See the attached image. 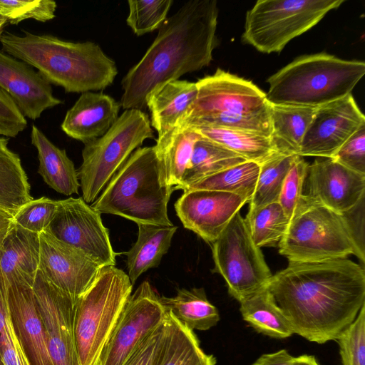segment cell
Listing matches in <instances>:
<instances>
[{
    "label": "cell",
    "mask_w": 365,
    "mask_h": 365,
    "mask_svg": "<svg viewBox=\"0 0 365 365\" xmlns=\"http://www.w3.org/2000/svg\"><path fill=\"white\" fill-rule=\"evenodd\" d=\"M267 287L294 334L318 344L336 340L365 305V271L346 258L289 262Z\"/></svg>",
    "instance_id": "obj_1"
},
{
    "label": "cell",
    "mask_w": 365,
    "mask_h": 365,
    "mask_svg": "<svg viewBox=\"0 0 365 365\" xmlns=\"http://www.w3.org/2000/svg\"><path fill=\"white\" fill-rule=\"evenodd\" d=\"M215 0H190L167 18L142 58L121 81L120 106L141 110L147 96L165 83L207 66L216 46Z\"/></svg>",
    "instance_id": "obj_2"
},
{
    "label": "cell",
    "mask_w": 365,
    "mask_h": 365,
    "mask_svg": "<svg viewBox=\"0 0 365 365\" xmlns=\"http://www.w3.org/2000/svg\"><path fill=\"white\" fill-rule=\"evenodd\" d=\"M24 32V36L2 32V51L36 68L51 84L67 93H83L103 90L113 83L116 63L98 44Z\"/></svg>",
    "instance_id": "obj_3"
},
{
    "label": "cell",
    "mask_w": 365,
    "mask_h": 365,
    "mask_svg": "<svg viewBox=\"0 0 365 365\" xmlns=\"http://www.w3.org/2000/svg\"><path fill=\"white\" fill-rule=\"evenodd\" d=\"M365 73V63L327 53L304 55L271 76L266 93L272 105L317 108L351 94Z\"/></svg>",
    "instance_id": "obj_4"
},
{
    "label": "cell",
    "mask_w": 365,
    "mask_h": 365,
    "mask_svg": "<svg viewBox=\"0 0 365 365\" xmlns=\"http://www.w3.org/2000/svg\"><path fill=\"white\" fill-rule=\"evenodd\" d=\"M173 187L165 185L154 146L137 148L91 204L96 211L138 224L173 225L168 205Z\"/></svg>",
    "instance_id": "obj_5"
},
{
    "label": "cell",
    "mask_w": 365,
    "mask_h": 365,
    "mask_svg": "<svg viewBox=\"0 0 365 365\" xmlns=\"http://www.w3.org/2000/svg\"><path fill=\"white\" fill-rule=\"evenodd\" d=\"M289 262H312L357 257L364 264V247L345 214L307 198L303 193L278 244Z\"/></svg>",
    "instance_id": "obj_6"
},
{
    "label": "cell",
    "mask_w": 365,
    "mask_h": 365,
    "mask_svg": "<svg viewBox=\"0 0 365 365\" xmlns=\"http://www.w3.org/2000/svg\"><path fill=\"white\" fill-rule=\"evenodd\" d=\"M128 274L115 265L101 267L75 304L73 335L81 365H98L110 336L133 289Z\"/></svg>",
    "instance_id": "obj_7"
},
{
    "label": "cell",
    "mask_w": 365,
    "mask_h": 365,
    "mask_svg": "<svg viewBox=\"0 0 365 365\" xmlns=\"http://www.w3.org/2000/svg\"><path fill=\"white\" fill-rule=\"evenodd\" d=\"M153 138L148 115L128 109L103 135L85 143L77 170L84 201L93 203L130 155L144 140Z\"/></svg>",
    "instance_id": "obj_8"
},
{
    "label": "cell",
    "mask_w": 365,
    "mask_h": 365,
    "mask_svg": "<svg viewBox=\"0 0 365 365\" xmlns=\"http://www.w3.org/2000/svg\"><path fill=\"white\" fill-rule=\"evenodd\" d=\"M344 0H259L247 11L244 43L265 53H279Z\"/></svg>",
    "instance_id": "obj_9"
},
{
    "label": "cell",
    "mask_w": 365,
    "mask_h": 365,
    "mask_svg": "<svg viewBox=\"0 0 365 365\" xmlns=\"http://www.w3.org/2000/svg\"><path fill=\"white\" fill-rule=\"evenodd\" d=\"M212 272L223 277L229 294L239 302L267 287L273 275L240 211L212 243Z\"/></svg>",
    "instance_id": "obj_10"
},
{
    "label": "cell",
    "mask_w": 365,
    "mask_h": 365,
    "mask_svg": "<svg viewBox=\"0 0 365 365\" xmlns=\"http://www.w3.org/2000/svg\"><path fill=\"white\" fill-rule=\"evenodd\" d=\"M196 85L197 98L179 125L207 115L234 120L269 114L265 93L252 81L220 68L199 79Z\"/></svg>",
    "instance_id": "obj_11"
},
{
    "label": "cell",
    "mask_w": 365,
    "mask_h": 365,
    "mask_svg": "<svg viewBox=\"0 0 365 365\" xmlns=\"http://www.w3.org/2000/svg\"><path fill=\"white\" fill-rule=\"evenodd\" d=\"M166 311L148 281L130 294L101 352L98 365H123L142 341L160 325Z\"/></svg>",
    "instance_id": "obj_12"
},
{
    "label": "cell",
    "mask_w": 365,
    "mask_h": 365,
    "mask_svg": "<svg viewBox=\"0 0 365 365\" xmlns=\"http://www.w3.org/2000/svg\"><path fill=\"white\" fill-rule=\"evenodd\" d=\"M57 240L78 250L101 267L115 265L108 230L101 213L82 197L57 200L53 217L46 229Z\"/></svg>",
    "instance_id": "obj_13"
},
{
    "label": "cell",
    "mask_w": 365,
    "mask_h": 365,
    "mask_svg": "<svg viewBox=\"0 0 365 365\" xmlns=\"http://www.w3.org/2000/svg\"><path fill=\"white\" fill-rule=\"evenodd\" d=\"M53 365H81L73 335L76 302L38 270L32 286Z\"/></svg>",
    "instance_id": "obj_14"
},
{
    "label": "cell",
    "mask_w": 365,
    "mask_h": 365,
    "mask_svg": "<svg viewBox=\"0 0 365 365\" xmlns=\"http://www.w3.org/2000/svg\"><path fill=\"white\" fill-rule=\"evenodd\" d=\"M365 116L351 94L315 109L299 156L332 158L362 125Z\"/></svg>",
    "instance_id": "obj_15"
},
{
    "label": "cell",
    "mask_w": 365,
    "mask_h": 365,
    "mask_svg": "<svg viewBox=\"0 0 365 365\" xmlns=\"http://www.w3.org/2000/svg\"><path fill=\"white\" fill-rule=\"evenodd\" d=\"M39 238L38 270L76 302L95 281L103 267L46 230L39 234Z\"/></svg>",
    "instance_id": "obj_16"
},
{
    "label": "cell",
    "mask_w": 365,
    "mask_h": 365,
    "mask_svg": "<svg viewBox=\"0 0 365 365\" xmlns=\"http://www.w3.org/2000/svg\"><path fill=\"white\" fill-rule=\"evenodd\" d=\"M247 202V199L230 192L187 190L174 207L185 228L212 244Z\"/></svg>",
    "instance_id": "obj_17"
},
{
    "label": "cell",
    "mask_w": 365,
    "mask_h": 365,
    "mask_svg": "<svg viewBox=\"0 0 365 365\" xmlns=\"http://www.w3.org/2000/svg\"><path fill=\"white\" fill-rule=\"evenodd\" d=\"M305 181L309 200L339 213H346L365 197V175L331 158H317L309 165Z\"/></svg>",
    "instance_id": "obj_18"
},
{
    "label": "cell",
    "mask_w": 365,
    "mask_h": 365,
    "mask_svg": "<svg viewBox=\"0 0 365 365\" xmlns=\"http://www.w3.org/2000/svg\"><path fill=\"white\" fill-rule=\"evenodd\" d=\"M6 288L11 326L28 365H53L32 287L11 282Z\"/></svg>",
    "instance_id": "obj_19"
},
{
    "label": "cell",
    "mask_w": 365,
    "mask_h": 365,
    "mask_svg": "<svg viewBox=\"0 0 365 365\" xmlns=\"http://www.w3.org/2000/svg\"><path fill=\"white\" fill-rule=\"evenodd\" d=\"M0 88L25 118H38L46 109L62 103L51 85L27 63L0 51Z\"/></svg>",
    "instance_id": "obj_20"
},
{
    "label": "cell",
    "mask_w": 365,
    "mask_h": 365,
    "mask_svg": "<svg viewBox=\"0 0 365 365\" xmlns=\"http://www.w3.org/2000/svg\"><path fill=\"white\" fill-rule=\"evenodd\" d=\"M121 106L103 93H83L66 112L62 130L84 144L103 135L118 118Z\"/></svg>",
    "instance_id": "obj_21"
},
{
    "label": "cell",
    "mask_w": 365,
    "mask_h": 365,
    "mask_svg": "<svg viewBox=\"0 0 365 365\" xmlns=\"http://www.w3.org/2000/svg\"><path fill=\"white\" fill-rule=\"evenodd\" d=\"M40 259L39 234L13 222L0 250V274L11 282L33 286Z\"/></svg>",
    "instance_id": "obj_22"
},
{
    "label": "cell",
    "mask_w": 365,
    "mask_h": 365,
    "mask_svg": "<svg viewBox=\"0 0 365 365\" xmlns=\"http://www.w3.org/2000/svg\"><path fill=\"white\" fill-rule=\"evenodd\" d=\"M197 96L196 83L173 80L153 89L146 97L150 124L158 137L178 126L189 112Z\"/></svg>",
    "instance_id": "obj_23"
},
{
    "label": "cell",
    "mask_w": 365,
    "mask_h": 365,
    "mask_svg": "<svg viewBox=\"0 0 365 365\" xmlns=\"http://www.w3.org/2000/svg\"><path fill=\"white\" fill-rule=\"evenodd\" d=\"M31 140L38 152V173L44 182L61 194H78L80 182L77 170L66 150L56 146L35 125L31 127Z\"/></svg>",
    "instance_id": "obj_24"
},
{
    "label": "cell",
    "mask_w": 365,
    "mask_h": 365,
    "mask_svg": "<svg viewBox=\"0 0 365 365\" xmlns=\"http://www.w3.org/2000/svg\"><path fill=\"white\" fill-rule=\"evenodd\" d=\"M166 312L164 337L152 365H215L216 359L202 351L193 331Z\"/></svg>",
    "instance_id": "obj_25"
},
{
    "label": "cell",
    "mask_w": 365,
    "mask_h": 365,
    "mask_svg": "<svg viewBox=\"0 0 365 365\" xmlns=\"http://www.w3.org/2000/svg\"><path fill=\"white\" fill-rule=\"evenodd\" d=\"M200 136L191 127L178 125L158 137L154 147L160 176L165 185L175 189L180 184L191 159L195 143Z\"/></svg>",
    "instance_id": "obj_26"
},
{
    "label": "cell",
    "mask_w": 365,
    "mask_h": 365,
    "mask_svg": "<svg viewBox=\"0 0 365 365\" xmlns=\"http://www.w3.org/2000/svg\"><path fill=\"white\" fill-rule=\"evenodd\" d=\"M138 227L137 240L125 254L127 274L133 284L143 273L159 265L178 229L174 225L138 224Z\"/></svg>",
    "instance_id": "obj_27"
},
{
    "label": "cell",
    "mask_w": 365,
    "mask_h": 365,
    "mask_svg": "<svg viewBox=\"0 0 365 365\" xmlns=\"http://www.w3.org/2000/svg\"><path fill=\"white\" fill-rule=\"evenodd\" d=\"M315 109L270 104V139L278 153L299 155L303 138Z\"/></svg>",
    "instance_id": "obj_28"
},
{
    "label": "cell",
    "mask_w": 365,
    "mask_h": 365,
    "mask_svg": "<svg viewBox=\"0 0 365 365\" xmlns=\"http://www.w3.org/2000/svg\"><path fill=\"white\" fill-rule=\"evenodd\" d=\"M165 310L190 330L206 331L220 320L217 309L207 298L205 289H180L175 297H160Z\"/></svg>",
    "instance_id": "obj_29"
},
{
    "label": "cell",
    "mask_w": 365,
    "mask_h": 365,
    "mask_svg": "<svg viewBox=\"0 0 365 365\" xmlns=\"http://www.w3.org/2000/svg\"><path fill=\"white\" fill-rule=\"evenodd\" d=\"M8 143L9 138L0 137V209L14 216L33 197L21 159Z\"/></svg>",
    "instance_id": "obj_30"
},
{
    "label": "cell",
    "mask_w": 365,
    "mask_h": 365,
    "mask_svg": "<svg viewBox=\"0 0 365 365\" xmlns=\"http://www.w3.org/2000/svg\"><path fill=\"white\" fill-rule=\"evenodd\" d=\"M245 161L236 153L200 136L182 181L174 190H185L193 183Z\"/></svg>",
    "instance_id": "obj_31"
},
{
    "label": "cell",
    "mask_w": 365,
    "mask_h": 365,
    "mask_svg": "<svg viewBox=\"0 0 365 365\" xmlns=\"http://www.w3.org/2000/svg\"><path fill=\"white\" fill-rule=\"evenodd\" d=\"M243 319L258 332L284 339L294 332L267 286L240 302Z\"/></svg>",
    "instance_id": "obj_32"
},
{
    "label": "cell",
    "mask_w": 365,
    "mask_h": 365,
    "mask_svg": "<svg viewBox=\"0 0 365 365\" xmlns=\"http://www.w3.org/2000/svg\"><path fill=\"white\" fill-rule=\"evenodd\" d=\"M192 128L201 136L236 153L247 161L259 165L279 154L269 137L258 133L212 127Z\"/></svg>",
    "instance_id": "obj_33"
},
{
    "label": "cell",
    "mask_w": 365,
    "mask_h": 365,
    "mask_svg": "<svg viewBox=\"0 0 365 365\" xmlns=\"http://www.w3.org/2000/svg\"><path fill=\"white\" fill-rule=\"evenodd\" d=\"M259 173V165L245 161L192 184L187 190H209L237 195L249 202Z\"/></svg>",
    "instance_id": "obj_34"
},
{
    "label": "cell",
    "mask_w": 365,
    "mask_h": 365,
    "mask_svg": "<svg viewBox=\"0 0 365 365\" xmlns=\"http://www.w3.org/2000/svg\"><path fill=\"white\" fill-rule=\"evenodd\" d=\"M245 221L255 244L259 247H277L289 222L278 202L248 211Z\"/></svg>",
    "instance_id": "obj_35"
},
{
    "label": "cell",
    "mask_w": 365,
    "mask_h": 365,
    "mask_svg": "<svg viewBox=\"0 0 365 365\" xmlns=\"http://www.w3.org/2000/svg\"><path fill=\"white\" fill-rule=\"evenodd\" d=\"M297 155L278 154L259 165L255 190L249 211L278 202L284 179Z\"/></svg>",
    "instance_id": "obj_36"
},
{
    "label": "cell",
    "mask_w": 365,
    "mask_h": 365,
    "mask_svg": "<svg viewBox=\"0 0 365 365\" xmlns=\"http://www.w3.org/2000/svg\"><path fill=\"white\" fill-rule=\"evenodd\" d=\"M173 0H129L128 26L137 36L159 29L167 19Z\"/></svg>",
    "instance_id": "obj_37"
},
{
    "label": "cell",
    "mask_w": 365,
    "mask_h": 365,
    "mask_svg": "<svg viewBox=\"0 0 365 365\" xmlns=\"http://www.w3.org/2000/svg\"><path fill=\"white\" fill-rule=\"evenodd\" d=\"M56 2L52 0H0V16L11 24H18L26 19L50 21L56 16Z\"/></svg>",
    "instance_id": "obj_38"
},
{
    "label": "cell",
    "mask_w": 365,
    "mask_h": 365,
    "mask_svg": "<svg viewBox=\"0 0 365 365\" xmlns=\"http://www.w3.org/2000/svg\"><path fill=\"white\" fill-rule=\"evenodd\" d=\"M336 340L343 365H365V305Z\"/></svg>",
    "instance_id": "obj_39"
},
{
    "label": "cell",
    "mask_w": 365,
    "mask_h": 365,
    "mask_svg": "<svg viewBox=\"0 0 365 365\" xmlns=\"http://www.w3.org/2000/svg\"><path fill=\"white\" fill-rule=\"evenodd\" d=\"M56 207L57 200L46 197L33 199L19 210L13 220L23 228L40 234L49 225Z\"/></svg>",
    "instance_id": "obj_40"
},
{
    "label": "cell",
    "mask_w": 365,
    "mask_h": 365,
    "mask_svg": "<svg viewBox=\"0 0 365 365\" xmlns=\"http://www.w3.org/2000/svg\"><path fill=\"white\" fill-rule=\"evenodd\" d=\"M0 354L5 365H28L9 321L6 288L0 274Z\"/></svg>",
    "instance_id": "obj_41"
},
{
    "label": "cell",
    "mask_w": 365,
    "mask_h": 365,
    "mask_svg": "<svg viewBox=\"0 0 365 365\" xmlns=\"http://www.w3.org/2000/svg\"><path fill=\"white\" fill-rule=\"evenodd\" d=\"M308 167L309 164L304 159L297 155L283 182L278 202L289 220L304 193Z\"/></svg>",
    "instance_id": "obj_42"
},
{
    "label": "cell",
    "mask_w": 365,
    "mask_h": 365,
    "mask_svg": "<svg viewBox=\"0 0 365 365\" xmlns=\"http://www.w3.org/2000/svg\"><path fill=\"white\" fill-rule=\"evenodd\" d=\"M341 165L365 175V124L331 158Z\"/></svg>",
    "instance_id": "obj_43"
},
{
    "label": "cell",
    "mask_w": 365,
    "mask_h": 365,
    "mask_svg": "<svg viewBox=\"0 0 365 365\" xmlns=\"http://www.w3.org/2000/svg\"><path fill=\"white\" fill-rule=\"evenodd\" d=\"M27 126L26 118L11 97L0 88V135L15 138Z\"/></svg>",
    "instance_id": "obj_44"
},
{
    "label": "cell",
    "mask_w": 365,
    "mask_h": 365,
    "mask_svg": "<svg viewBox=\"0 0 365 365\" xmlns=\"http://www.w3.org/2000/svg\"><path fill=\"white\" fill-rule=\"evenodd\" d=\"M165 320L142 341L123 365H152L164 337Z\"/></svg>",
    "instance_id": "obj_45"
},
{
    "label": "cell",
    "mask_w": 365,
    "mask_h": 365,
    "mask_svg": "<svg viewBox=\"0 0 365 365\" xmlns=\"http://www.w3.org/2000/svg\"><path fill=\"white\" fill-rule=\"evenodd\" d=\"M294 360L286 349H281L262 355L252 365H292Z\"/></svg>",
    "instance_id": "obj_46"
},
{
    "label": "cell",
    "mask_w": 365,
    "mask_h": 365,
    "mask_svg": "<svg viewBox=\"0 0 365 365\" xmlns=\"http://www.w3.org/2000/svg\"><path fill=\"white\" fill-rule=\"evenodd\" d=\"M14 216L0 209V250L14 222Z\"/></svg>",
    "instance_id": "obj_47"
},
{
    "label": "cell",
    "mask_w": 365,
    "mask_h": 365,
    "mask_svg": "<svg viewBox=\"0 0 365 365\" xmlns=\"http://www.w3.org/2000/svg\"><path fill=\"white\" fill-rule=\"evenodd\" d=\"M292 365H319L315 357L311 355H302L295 357Z\"/></svg>",
    "instance_id": "obj_48"
},
{
    "label": "cell",
    "mask_w": 365,
    "mask_h": 365,
    "mask_svg": "<svg viewBox=\"0 0 365 365\" xmlns=\"http://www.w3.org/2000/svg\"><path fill=\"white\" fill-rule=\"evenodd\" d=\"M6 22H7V20L4 17L0 16V35L2 34V32H3L2 29L4 26V25L6 24Z\"/></svg>",
    "instance_id": "obj_49"
},
{
    "label": "cell",
    "mask_w": 365,
    "mask_h": 365,
    "mask_svg": "<svg viewBox=\"0 0 365 365\" xmlns=\"http://www.w3.org/2000/svg\"><path fill=\"white\" fill-rule=\"evenodd\" d=\"M0 365H5L1 354H0Z\"/></svg>",
    "instance_id": "obj_50"
}]
</instances>
